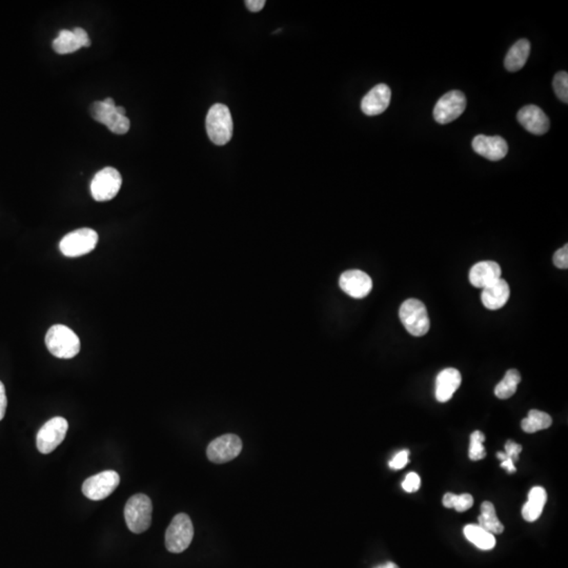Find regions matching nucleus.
<instances>
[{
  "instance_id": "1",
  "label": "nucleus",
  "mask_w": 568,
  "mask_h": 568,
  "mask_svg": "<svg viewBox=\"0 0 568 568\" xmlns=\"http://www.w3.org/2000/svg\"><path fill=\"white\" fill-rule=\"evenodd\" d=\"M46 345L59 359H70L80 352V340L73 330L62 324L52 326L46 335Z\"/></svg>"
},
{
  "instance_id": "2",
  "label": "nucleus",
  "mask_w": 568,
  "mask_h": 568,
  "mask_svg": "<svg viewBox=\"0 0 568 568\" xmlns=\"http://www.w3.org/2000/svg\"><path fill=\"white\" fill-rule=\"evenodd\" d=\"M207 132L213 144L225 146L233 136L234 124L229 108L225 104H216L207 113Z\"/></svg>"
},
{
  "instance_id": "3",
  "label": "nucleus",
  "mask_w": 568,
  "mask_h": 568,
  "mask_svg": "<svg viewBox=\"0 0 568 568\" xmlns=\"http://www.w3.org/2000/svg\"><path fill=\"white\" fill-rule=\"evenodd\" d=\"M152 501L148 495L144 493L132 495L124 509V518L129 529L134 533L148 531L152 523Z\"/></svg>"
},
{
  "instance_id": "4",
  "label": "nucleus",
  "mask_w": 568,
  "mask_h": 568,
  "mask_svg": "<svg viewBox=\"0 0 568 568\" xmlns=\"http://www.w3.org/2000/svg\"><path fill=\"white\" fill-rule=\"evenodd\" d=\"M399 317L406 330L415 337L424 336L430 330V321L428 310L420 300H406L401 304Z\"/></svg>"
},
{
  "instance_id": "5",
  "label": "nucleus",
  "mask_w": 568,
  "mask_h": 568,
  "mask_svg": "<svg viewBox=\"0 0 568 568\" xmlns=\"http://www.w3.org/2000/svg\"><path fill=\"white\" fill-rule=\"evenodd\" d=\"M194 537L192 520L187 513H178L173 518L172 522L165 531V547L170 553H180L184 551Z\"/></svg>"
},
{
  "instance_id": "6",
  "label": "nucleus",
  "mask_w": 568,
  "mask_h": 568,
  "mask_svg": "<svg viewBox=\"0 0 568 568\" xmlns=\"http://www.w3.org/2000/svg\"><path fill=\"white\" fill-rule=\"evenodd\" d=\"M116 106L114 100L110 97L102 102H95L90 108L91 115L96 122L108 126L111 132L124 135L130 130V120L126 116L118 114Z\"/></svg>"
},
{
  "instance_id": "7",
  "label": "nucleus",
  "mask_w": 568,
  "mask_h": 568,
  "mask_svg": "<svg viewBox=\"0 0 568 568\" xmlns=\"http://www.w3.org/2000/svg\"><path fill=\"white\" fill-rule=\"evenodd\" d=\"M98 234L92 229H76L64 236L59 243L60 252L66 257L75 258L91 253L98 243Z\"/></svg>"
},
{
  "instance_id": "8",
  "label": "nucleus",
  "mask_w": 568,
  "mask_h": 568,
  "mask_svg": "<svg viewBox=\"0 0 568 568\" xmlns=\"http://www.w3.org/2000/svg\"><path fill=\"white\" fill-rule=\"evenodd\" d=\"M122 185L120 173L116 169L108 167L95 175L91 183V193L95 200L104 202L115 198Z\"/></svg>"
},
{
  "instance_id": "9",
  "label": "nucleus",
  "mask_w": 568,
  "mask_h": 568,
  "mask_svg": "<svg viewBox=\"0 0 568 568\" xmlns=\"http://www.w3.org/2000/svg\"><path fill=\"white\" fill-rule=\"evenodd\" d=\"M68 423L62 417H55L48 421L37 434V448L41 454H50L59 446L66 438Z\"/></svg>"
},
{
  "instance_id": "10",
  "label": "nucleus",
  "mask_w": 568,
  "mask_h": 568,
  "mask_svg": "<svg viewBox=\"0 0 568 568\" xmlns=\"http://www.w3.org/2000/svg\"><path fill=\"white\" fill-rule=\"evenodd\" d=\"M120 483V477L116 471H102L84 481L82 493L90 500H104L118 487Z\"/></svg>"
},
{
  "instance_id": "11",
  "label": "nucleus",
  "mask_w": 568,
  "mask_h": 568,
  "mask_svg": "<svg viewBox=\"0 0 568 568\" xmlns=\"http://www.w3.org/2000/svg\"><path fill=\"white\" fill-rule=\"evenodd\" d=\"M241 451V439L237 435L227 434L209 443L207 448V456L211 462L223 464L237 458Z\"/></svg>"
},
{
  "instance_id": "12",
  "label": "nucleus",
  "mask_w": 568,
  "mask_h": 568,
  "mask_svg": "<svg viewBox=\"0 0 568 568\" xmlns=\"http://www.w3.org/2000/svg\"><path fill=\"white\" fill-rule=\"evenodd\" d=\"M466 108V98L461 91H451L443 95L434 108V118L438 124H447L456 120Z\"/></svg>"
},
{
  "instance_id": "13",
  "label": "nucleus",
  "mask_w": 568,
  "mask_h": 568,
  "mask_svg": "<svg viewBox=\"0 0 568 568\" xmlns=\"http://www.w3.org/2000/svg\"><path fill=\"white\" fill-rule=\"evenodd\" d=\"M339 285L344 293L354 299H362L370 293L372 289V278L360 271L350 269L344 272L339 279Z\"/></svg>"
},
{
  "instance_id": "14",
  "label": "nucleus",
  "mask_w": 568,
  "mask_h": 568,
  "mask_svg": "<svg viewBox=\"0 0 568 568\" xmlns=\"http://www.w3.org/2000/svg\"><path fill=\"white\" fill-rule=\"evenodd\" d=\"M471 146L477 154L491 161L501 160L509 152L507 141L500 136L478 135L473 139Z\"/></svg>"
},
{
  "instance_id": "15",
  "label": "nucleus",
  "mask_w": 568,
  "mask_h": 568,
  "mask_svg": "<svg viewBox=\"0 0 568 568\" xmlns=\"http://www.w3.org/2000/svg\"><path fill=\"white\" fill-rule=\"evenodd\" d=\"M517 120L519 124L531 134L544 135L549 132V117L542 108L535 104L523 106L518 112Z\"/></svg>"
},
{
  "instance_id": "16",
  "label": "nucleus",
  "mask_w": 568,
  "mask_h": 568,
  "mask_svg": "<svg viewBox=\"0 0 568 568\" xmlns=\"http://www.w3.org/2000/svg\"><path fill=\"white\" fill-rule=\"evenodd\" d=\"M392 91L386 84H377L361 102V110L368 116L382 114L390 106Z\"/></svg>"
},
{
  "instance_id": "17",
  "label": "nucleus",
  "mask_w": 568,
  "mask_h": 568,
  "mask_svg": "<svg viewBox=\"0 0 568 568\" xmlns=\"http://www.w3.org/2000/svg\"><path fill=\"white\" fill-rule=\"evenodd\" d=\"M500 265L495 261H481L476 263L469 271V281L473 287L484 289L493 282L500 279Z\"/></svg>"
},
{
  "instance_id": "18",
  "label": "nucleus",
  "mask_w": 568,
  "mask_h": 568,
  "mask_svg": "<svg viewBox=\"0 0 568 568\" xmlns=\"http://www.w3.org/2000/svg\"><path fill=\"white\" fill-rule=\"evenodd\" d=\"M462 381L460 372L456 368H445L439 372L436 379V399L445 404L454 396Z\"/></svg>"
},
{
  "instance_id": "19",
  "label": "nucleus",
  "mask_w": 568,
  "mask_h": 568,
  "mask_svg": "<svg viewBox=\"0 0 568 568\" xmlns=\"http://www.w3.org/2000/svg\"><path fill=\"white\" fill-rule=\"evenodd\" d=\"M509 296H511V289H509V283L500 278L483 289L481 300L487 310L495 311V310L502 309L509 301Z\"/></svg>"
},
{
  "instance_id": "20",
  "label": "nucleus",
  "mask_w": 568,
  "mask_h": 568,
  "mask_svg": "<svg viewBox=\"0 0 568 568\" xmlns=\"http://www.w3.org/2000/svg\"><path fill=\"white\" fill-rule=\"evenodd\" d=\"M547 501V491L541 486H535L529 493V500L522 509V515L527 522H535L542 515Z\"/></svg>"
},
{
  "instance_id": "21",
  "label": "nucleus",
  "mask_w": 568,
  "mask_h": 568,
  "mask_svg": "<svg viewBox=\"0 0 568 568\" xmlns=\"http://www.w3.org/2000/svg\"><path fill=\"white\" fill-rule=\"evenodd\" d=\"M531 53V44L527 39H520L511 46L504 59V66L509 72H518L527 64Z\"/></svg>"
},
{
  "instance_id": "22",
  "label": "nucleus",
  "mask_w": 568,
  "mask_h": 568,
  "mask_svg": "<svg viewBox=\"0 0 568 568\" xmlns=\"http://www.w3.org/2000/svg\"><path fill=\"white\" fill-rule=\"evenodd\" d=\"M479 527L491 533V535H500L504 531V527L495 515L493 503L484 501L481 505V515L478 517Z\"/></svg>"
},
{
  "instance_id": "23",
  "label": "nucleus",
  "mask_w": 568,
  "mask_h": 568,
  "mask_svg": "<svg viewBox=\"0 0 568 568\" xmlns=\"http://www.w3.org/2000/svg\"><path fill=\"white\" fill-rule=\"evenodd\" d=\"M465 537L469 542L482 551H491L495 547V539L493 535L483 529L479 525H466L463 529Z\"/></svg>"
},
{
  "instance_id": "24",
  "label": "nucleus",
  "mask_w": 568,
  "mask_h": 568,
  "mask_svg": "<svg viewBox=\"0 0 568 568\" xmlns=\"http://www.w3.org/2000/svg\"><path fill=\"white\" fill-rule=\"evenodd\" d=\"M551 423H553V419L547 413L531 410H529L527 418L523 419L521 422V428L525 433L533 434L539 430H547L551 426Z\"/></svg>"
},
{
  "instance_id": "25",
  "label": "nucleus",
  "mask_w": 568,
  "mask_h": 568,
  "mask_svg": "<svg viewBox=\"0 0 568 568\" xmlns=\"http://www.w3.org/2000/svg\"><path fill=\"white\" fill-rule=\"evenodd\" d=\"M80 48H82V46L79 38L74 33V31H68V30H61L57 38H55L53 41L54 51L61 55L74 53Z\"/></svg>"
},
{
  "instance_id": "26",
  "label": "nucleus",
  "mask_w": 568,
  "mask_h": 568,
  "mask_svg": "<svg viewBox=\"0 0 568 568\" xmlns=\"http://www.w3.org/2000/svg\"><path fill=\"white\" fill-rule=\"evenodd\" d=\"M521 379H522L521 375L517 370L513 368V370H507L502 381L499 382L495 388V397L502 400L513 397L517 392L518 384L521 382Z\"/></svg>"
},
{
  "instance_id": "27",
  "label": "nucleus",
  "mask_w": 568,
  "mask_h": 568,
  "mask_svg": "<svg viewBox=\"0 0 568 568\" xmlns=\"http://www.w3.org/2000/svg\"><path fill=\"white\" fill-rule=\"evenodd\" d=\"M522 452V445L515 441L509 440L505 443V453H498L497 457L501 460V467L509 473H515V463L519 460V454Z\"/></svg>"
},
{
  "instance_id": "28",
  "label": "nucleus",
  "mask_w": 568,
  "mask_h": 568,
  "mask_svg": "<svg viewBox=\"0 0 568 568\" xmlns=\"http://www.w3.org/2000/svg\"><path fill=\"white\" fill-rule=\"evenodd\" d=\"M484 441V434L480 430H476L471 435V444H469L468 449V457L471 460H482L486 457V451L483 445Z\"/></svg>"
},
{
  "instance_id": "29",
  "label": "nucleus",
  "mask_w": 568,
  "mask_h": 568,
  "mask_svg": "<svg viewBox=\"0 0 568 568\" xmlns=\"http://www.w3.org/2000/svg\"><path fill=\"white\" fill-rule=\"evenodd\" d=\"M553 92L561 102H568V74L566 72H559L556 74L553 80Z\"/></svg>"
},
{
  "instance_id": "30",
  "label": "nucleus",
  "mask_w": 568,
  "mask_h": 568,
  "mask_svg": "<svg viewBox=\"0 0 568 568\" xmlns=\"http://www.w3.org/2000/svg\"><path fill=\"white\" fill-rule=\"evenodd\" d=\"M473 505V495L469 493H463V495H456L453 509H456L459 513H463V511H468Z\"/></svg>"
},
{
  "instance_id": "31",
  "label": "nucleus",
  "mask_w": 568,
  "mask_h": 568,
  "mask_svg": "<svg viewBox=\"0 0 568 568\" xmlns=\"http://www.w3.org/2000/svg\"><path fill=\"white\" fill-rule=\"evenodd\" d=\"M420 485L421 479L418 473H408V476L406 477V480L402 483V489H404L406 493H416V491L420 489Z\"/></svg>"
},
{
  "instance_id": "32",
  "label": "nucleus",
  "mask_w": 568,
  "mask_h": 568,
  "mask_svg": "<svg viewBox=\"0 0 568 568\" xmlns=\"http://www.w3.org/2000/svg\"><path fill=\"white\" fill-rule=\"evenodd\" d=\"M553 265L558 269H566L568 267V245H564L562 249H558L553 255Z\"/></svg>"
},
{
  "instance_id": "33",
  "label": "nucleus",
  "mask_w": 568,
  "mask_h": 568,
  "mask_svg": "<svg viewBox=\"0 0 568 568\" xmlns=\"http://www.w3.org/2000/svg\"><path fill=\"white\" fill-rule=\"evenodd\" d=\"M408 456H410L408 451H401L390 461V468L395 469V471L404 468L408 463Z\"/></svg>"
},
{
  "instance_id": "34",
  "label": "nucleus",
  "mask_w": 568,
  "mask_h": 568,
  "mask_svg": "<svg viewBox=\"0 0 568 568\" xmlns=\"http://www.w3.org/2000/svg\"><path fill=\"white\" fill-rule=\"evenodd\" d=\"M7 395H6V388L3 382L0 381V421L3 420L6 415V410H7Z\"/></svg>"
},
{
  "instance_id": "35",
  "label": "nucleus",
  "mask_w": 568,
  "mask_h": 568,
  "mask_svg": "<svg viewBox=\"0 0 568 568\" xmlns=\"http://www.w3.org/2000/svg\"><path fill=\"white\" fill-rule=\"evenodd\" d=\"M245 6L249 11L257 13V12L261 11L265 8V0H247Z\"/></svg>"
},
{
  "instance_id": "36",
  "label": "nucleus",
  "mask_w": 568,
  "mask_h": 568,
  "mask_svg": "<svg viewBox=\"0 0 568 568\" xmlns=\"http://www.w3.org/2000/svg\"><path fill=\"white\" fill-rule=\"evenodd\" d=\"M74 33L79 38L82 46H84V48H88V46H91L90 38H88V33H86L84 29H82V28H75V29H74Z\"/></svg>"
},
{
  "instance_id": "37",
  "label": "nucleus",
  "mask_w": 568,
  "mask_h": 568,
  "mask_svg": "<svg viewBox=\"0 0 568 568\" xmlns=\"http://www.w3.org/2000/svg\"><path fill=\"white\" fill-rule=\"evenodd\" d=\"M455 497H456L455 493H445L442 500L443 505H444L446 509H453V507H454Z\"/></svg>"
},
{
  "instance_id": "38",
  "label": "nucleus",
  "mask_w": 568,
  "mask_h": 568,
  "mask_svg": "<svg viewBox=\"0 0 568 568\" xmlns=\"http://www.w3.org/2000/svg\"><path fill=\"white\" fill-rule=\"evenodd\" d=\"M374 568H399V566L392 563V562H386V563L381 564V565L375 566Z\"/></svg>"
},
{
  "instance_id": "39",
  "label": "nucleus",
  "mask_w": 568,
  "mask_h": 568,
  "mask_svg": "<svg viewBox=\"0 0 568 568\" xmlns=\"http://www.w3.org/2000/svg\"><path fill=\"white\" fill-rule=\"evenodd\" d=\"M117 113L118 114L122 115V116H126V110L122 106H116Z\"/></svg>"
}]
</instances>
